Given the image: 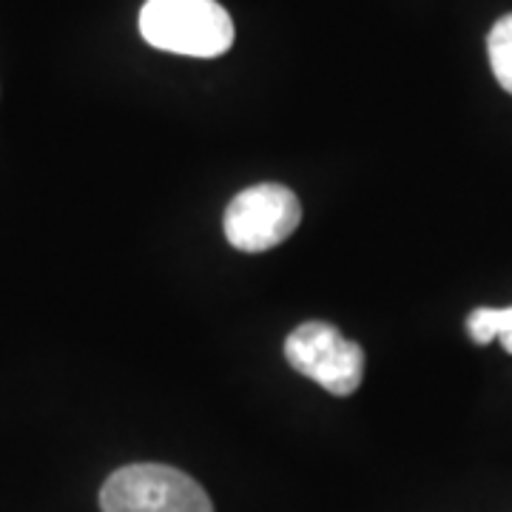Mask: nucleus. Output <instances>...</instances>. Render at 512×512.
I'll use <instances>...</instances> for the list:
<instances>
[{
	"label": "nucleus",
	"instance_id": "f257e3e1",
	"mask_svg": "<svg viewBox=\"0 0 512 512\" xmlns=\"http://www.w3.org/2000/svg\"><path fill=\"white\" fill-rule=\"evenodd\" d=\"M140 35L160 52L220 57L234 43V20L217 0H146Z\"/></svg>",
	"mask_w": 512,
	"mask_h": 512
},
{
	"label": "nucleus",
	"instance_id": "f03ea898",
	"mask_svg": "<svg viewBox=\"0 0 512 512\" xmlns=\"http://www.w3.org/2000/svg\"><path fill=\"white\" fill-rule=\"evenodd\" d=\"M103 512H214L194 478L168 464H128L100 490Z\"/></svg>",
	"mask_w": 512,
	"mask_h": 512
},
{
	"label": "nucleus",
	"instance_id": "7ed1b4c3",
	"mask_svg": "<svg viewBox=\"0 0 512 512\" xmlns=\"http://www.w3.org/2000/svg\"><path fill=\"white\" fill-rule=\"evenodd\" d=\"M302 222V205L291 188L259 183L239 191L231 200L222 228L228 242L245 254H262L282 245Z\"/></svg>",
	"mask_w": 512,
	"mask_h": 512
},
{
	"label": "nucleus",
	"instance_id": "20e7f679",
	"mask_svg": "<svg viewBox=\"0 0 512 512\" xmlns=\"http://www.w3.org/2000/svg\"><path fill=\"white\" fill-rule=\"evenodd\" d=\"M288 365L333 396H350L365 379V350L328 322H305L285 339Z\"/></svg>",
	"mask_w": 512,
	"mask_h": 512
},
{
	"label": "nucleus",
	"instance_id": "39448f33",
	"mask_svg": "<svg viewBox=\"0 0 512 512\" xmlns=\"http://www.w3.org/2000/svg\"><path fill=\"white\" fill-rule=\"evenodd\" d=\"M467 333L476 345H490L498 339L512 353V305L510 308H476L467 316Z\"/></svg>",
	"mask_w": 512,
	"mask_h": 512
},
{
	"label": "nucleus",
	"instance_id": "423d86ee",
	"mask_svg": "<svg viewBox=\"0 0 512 512\" xmlns=\"http://www.w3.org/2000/svg\"><path fill=\"white\" fill-rule=\"evenodd\" d=\"M487 55H490V66H493L498 86L512 94V15L495 20L490 37H487Z\"/></svg>",
	"mask_w": 512,
	"mask_h": 512
}]
</instances>
